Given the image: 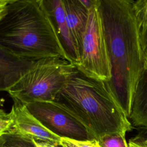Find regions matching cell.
Instances as JSON below:
<instances>
[{
	"mask_svg": "<svg viewBox=\"0 0 147 147\" xmlns=\"http://www.w3.org/2000/svg\"><path fill=\"white\" fill-rule=\"evenodd\" d=\"M111 65L107 82L129 118L137 84L144 70L140 32L132 0H98Z\"/></svg>",
	"mask_w": 147,
	"mask_h": 147,
	"instance_id": "cell-1",
	"label": "cell"
},
{
	"mask_svg": "<svg viewBox=\"0 0 147 147\" xmlns=\"http://www.w3.org/2000/svg\"><path fill=\"white\" fill-rule=\"evenodd\" d=\"M54 102L77 118L96 140L125 135L133 126L106 82L90 76L75 66Z\"/></svg>",
	"mask_w": 147,
	"mask_h": 147,
	"instance_id": "cell-2",
	"label": "cell"
},
{
	"mask_svg": "<svg viewBox=\"0 0 147 147\" xmlns=\"http://www.w3.org/2000/svg\"><path fill=\"white\" fill-rule=\"evenodd\" d=\"M0 45L30 60H67L40 0H10L0 17Z\"/></svg>",
	"mask_w": 147,
	"mask_h": 147,
	"instance_id": "cell-3",
	"label": "cell"
},
{
	"mask_svg": "<svg viewBox=\"0 0 147 147\" xmlns=\"http://www.w3.org/2000/svg\"><path fill=\"white\" fill-rule=\"evenodd\" d=\"M75 66L58 57L40 59L7 92L14 102L25 105L37 102H53Z\"/></svg>",
	"mask_w": 147,
	"mask_h": 147,
	"instance_id": "cell-4",
	"label": "cell"
},
{
	"mask_svg": "<svg viewBox=\"0 0 147 147\" xmlns=\"http://www.w3.org/2000/svg\"><path fill=\"white\" fill-rule=\"evenodd\" d=\"M76 66L90 76L106 82L111 80V65L98 3L89 11L80 60Z\"/></svg>",
	"mask_w": 147,
	"mask_h": 147,
	"instance_id": "cell-5",
	"label": "cell"
},
{
	"mask_svg": "<svg viewBox=\"0 0 147 147\" xmlns=\"http://www.w3.org/2000/svg\"><path fill=\"white\" fill-rule=\"evenodd\" d=\"M26 106L47 129L60 138L79 141L96 140L77 118L54 101L34 102Z\"/></svg>",
	"mask_w": 147,
	"mask_h": 147,
	"instance_id": "cell-6",
	"label": "cell"
},
{
	"mask_svg": "<svg viewBox=\"0 0 147 147\" xmlns=\"http://www.w3.org/2000/svg\"><path fill=\"white\" fill-rule=\"evenodd\" d=\"M10 113L14 123L13 133L53 146L60 144L61 138L47 129L29 111L25 105L14 102Z\"/></svg>",
	"mask_w": 147,
	"mask_h": 147,
	"instance_id": "cell-7",
	"label": "cell"
},
{
	"mask_svg": "<svg viewBox=\"0 0 147 147\" xmlns=\"http://www.w3.org/2000/svg\"><path fill=\"white\" fill-rule=\"evenodd\" d=\"M41 4L54 29L67 60L75 65L79 54L67 24L62 0H40Z\"/></svg>",
	"mask_w": 147,
	"mask_h": 147,
	"instance_id": "cell-8",
	"label": "cell"
},
{
	"mask_svg": "<svg viewBox=\"0 0 147 147\" xmlns=\"http://www.w3.org/2000/svg\"><path fill=\"white\" fill-rule=\"evenodd\" d=\"M35 61L20 57L0 45V92L14 86Z\"/></svg>",
	"mask_w": 147,
	"mask_h": 147,
	"instance_id": "cell-9",
	"label": "cell"
},
{
	"mask_svg": "<svg viewBox=\"0 0 147 147\" xmlns=\"http://www.w3.org/2000/svg\"><path fill=\"white\" fill-rule=\"evenodd\" d=\"M68 25L80 57L82 42L87 25L89 11L80 0H62Z\"/></svg>",
	"mask_w": 147,
	"mask_h": 147,
	"instance_id": "cell-10",
	"label": "cell"
},
{
	"mask_svg": "<svg viewBox=\"0 0 147 147\" xmlns=\"http://www.w3.org/2000/svg\"><path fill=\"white\" fill-rule=\"evenodd\" d=\"M129 119L133 126L147 128V69H144L137 84Z\"/></svg>",
	"mask_w": 147,
	"mask_h": 147,
	"instance_id": "cell-11",
	"label": "cell"
},
{
	"mask_svg": "<svg viewBox=\"0 0 147 147\" xmlns=\"http://www.w3.org/2000/svg\"><path fill=\"white\" fill-rule=\"evenodd\" d=\"M133 6L140 33L147 28V0L133 1Z\"/></svg>",
	"mask_w": 147,
	"mask_h": 147,
	"instance_id": "cell-12",
	"label": "cell"
},
{
	"mask_svg": "<svg viewBox=\"0 0 147 147\" xmlns=\"http://www.w3.org/2000/svg\"><path fill=\"white\" fill-rule=\"evenodd\" d=\"M3 147H36L33 140L17 134H8L4 136Z\"/></svg>",
	"mask_w": 147,
	"mask_h": 147,
	"instance_id": "cell-13",
	"label": "cell"
},
{
	"mask_svg": "<svg viewBox=\"0 0 147 147\" xmlns=\"http://www.w3.org/2000/svg\"><path fill=\"white\" fill-rule=\"evenodd\" d=\"M100 147H129L125 135H105L97 140Z\"/></svg>",
	"mask_w": 147,
	"mask_h": 147,
	"instance_id": "cell-14",
	"label": "cell"
},
{
	"mask_svg": "<svg viewBox=\"0 0 147 147\" xmlns=\"http://www.w3.org/2000/svg\"><path fill=\"white\" fill-rule=\"evenodd\" d=\"M14 123L11 114L5 112L0 109V137L13 134L14 132Z\"/></svg>",
	"mask_w": 147,
	"mask_h": 147,
	"instance_id": "cell-15",
	"label": "cell"
},
{
	"mask_svg": "<svg viewBox=\"0 0 147 147\" xmlns=\"http://www.w3.org/2000/svg\"><path fill=\"white\" fill-rule=\"evenodd\" d=\"M60 145L63 147H100L96 140L79 141L67 138H61Z\"/></svg>",
	"mask_w": 147,
	"mask_h": 147,
	"instance_id": "cell-16",
	"label": "cell"
},
{
	"mask_svg": "<svg viewBox=\"0 0 147 147\" xmlns=\"http://www.w3.org/2000/svg\"><path fill=\"white\" fill-rule=\"evenodd\" d=\"M140 42L144 63V69H147V28L140 33Z\"/></svg>",
	"mask_w": 147,
	"mask_h": 147,
	"instance_id": "cell-17",
	"label": "cell"
},
{
	"mask_svg": "<svg viewBox=\"0 0 147 147\" xmlns=\"http://www.w3.org/2000/svg\"><path fill=\"white\" fill-rule=\"evenodd\" d=\"M129 147H147V138L142 136H137L129 140Z\"/></svg>",
	"mask_w": 147,
	"mask_h": 147,
	"instance_id": "cell-18",
	"label": "cell"
},
{
	"mask_svg": "<svg viewBox=\"0 0 147 147\" xmlns=\"http://www.w3.org/2000/svg\"><path fill=\"white\" fill-rule=\"evenodd\" d=\"M83 6L88 11L97 5L98 0H80Z\"/></svg>",
	"mask_w": 147,
	"mask_h": 147,
	"instance_id": "cell-19",
	"label": "cell"
},
{
	"mask_svg": "<svg viewBox=\"0 0 147 147\" xmlns=\"http://www.w3.org/2000/svg\"><path fill=\"white\" fill-rule=\"evenodd\" d=\"M33 142L34 144L36 145V147H55L53 146L48 143L44 142H41V141H36L34 140H33Z\"/></svg>",
	"mask_w": 147,
	"mask_h": 147,
	"instance_id": "cell-20",
	"label": "cell"
},
{
	"mask_svg": "<svg viewBox=\"0 0 147 147\" xmlns=\"http://www.w3.org/2000/svg\"><path fill=\"white\" fill-rule=\"evenodd\" d=\"M10 0H3V1L0 3V17H1L6 6L10 2Z\"/></svg>",
	"mask_w": 147,
	"mask_h": 147,
	"instance_id": "cell-21",
	"label": "cell"
},
{
	"mask_svg": "<svg viewBox=\"0 0 147 147\" xmlns=\"http://www.w3.org/2000/svg\"><path fill=\"white\" fill-rule=\"evenodd\" d=\"M5 137L4 136L0 137V147H3V144L5 142Z\"/></svg>",
	"mask_w": 147,
	"mask_h": 147,
	"instance_id": "cell-22",
	"label": "cell"
},
{
	"mask_svg": "<svg viewBox=\"0 0 147 147\" xmlns=\"http://www.w3.org/2000/svg\"><path fill=\"white\" fill-rule=\"evenodd\" d=\"M55 147H63L60 144H59V145H56Z\"/></svg>",
	"mask_w": 147,
	"mask_h": 147,
	"instance_id": "cell-23",
	"label": "cell"
},
{
	"mask_svg": "<svg viewBox=\"0 0 147 147\" xmlns=\"http://www.w3.org/2000/svg\"><path fill=\"white\" fill-rule=\"evenodd\" d=\"M3 1V0H0V3Z\"/></svg>",
	"mask_w": 147,
	"mask_h": 147,
	"instance_id": "cell-24",
	"label": "cell"
}]
</instances>
